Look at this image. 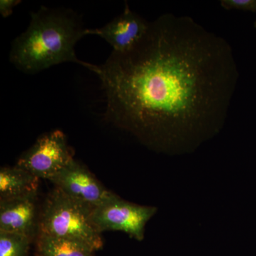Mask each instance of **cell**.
Instances as JSON below:
<instances>
[{
  "instance_id": "cell-1",
  "label": "cell",
  "mask_w": 256,
  "mask_h": 256,
  "mask_svg": "<svg viewBox=\"0 0 256 256\" xmlns=\"http://www.w3.org/2000/svg\"><path fill=\"white\" fill-rule=\"evenodd\" d=\"M94 73L107 119L169 153L193 150L220 132L239 76L225 38L173 14L150 22L132 50H112Z\"/></svg>"
},
{
  "instance_id": "cell-2",
  "label": "cell",
  "mask_w": 256,
  "mask_h": 256,
  "mask_svg": "<svg viewBox=\"0 0 256 256\" xmlns=\"http://www.w3.org/2000/svg\"><path fill=\"white\" fill-rule=\"evenodd\" d=\"M86 31L72 10L42 6L32 13L28 30L13 42L10 62L26 74L66 62L80 64L92 72L96 65L82 62L76 54V44L86 36Z\"/></svg>"
},
{
  "instance_id": "cell-3",
  "label": "cell",
  "mask_w": 256,
  "mask_h": 256,
  "mask_svg": "<svg viewBox=\"0 0 256 256\" xmlns=\"http://www.w3.org/2000/svg\"><path fill=\"white\" fill-rule=\"evenodd\" d=\"M92 210L55 188L44 205L38 234L74 239L87 244L95 252L100 250L104 242L92 223Z\"/></svg>"
},
{
  "instance_id": "cell-4",
  "label": "cell",
  "mask_w": 256,
  "mask_h": 256,
  "mask_svg": "<svg viewBox=\"0 0 256 256\" xmlns=\"http://www.w3.org/2000/svg\"><path fill=\"white\" fill-rule=\"evenodd\" d=\"M156 208L140 206L114 196L92 210V220L101 234L108 230L124 232L136 240H143L146 223L156 213Z\"/></svg>"
},
{
  "instance_id": "cell-5",
  "label": "cell",
  "mask_w": 256,
  "mask_h": 256,
  "mask_svg": "<svg viewBox=\"0 0 256 256\" xmlns=\"http://www.w3.org/2000/svg\"><path fill=\"white\" fill-rule=\"evenodd\" d=\"M73 160L65 134L56 130L38 138L18 159L16 166L40 180H50Z\"/></svg>"
},
{
  "instance_id": "cell-6",
  "label": "cell",
  "mask_w": 256,
  "mask_h": 256,
  "mask_svg": "<svg viewBox=\"0 0 256 256\" xmlns=\"http://www.w3.org/2000/svg\"><path fill=\"white\" fill-rule=\"evenodd\" d=\"M50 181L70 198L92 208L117 196L107 190L86 166L74 159Z\"/></svg>"
},
{
  "instance_id": "cell-7",
  "label": "cell",
  "mask_w": 256,
  "mask_h": 256,
  "mask_svg": "<svg viewBox=\"0 0 256 256\" xmlns=\"http://www.w3.org/2000/svg\"><path fill=\"white\" fill-rule=\"evenodd\" d=\"M149 23L132 12L126 3L122 14L102 28H86V34L100 36L112 47L114 52L124 53L132 50L142 40L148 31Z\"/></svg>"
},
{
  "instance_id": "cell-8",
  "label": "cell",
  "mask_w": 256,
  "mask_h": 256,
  "mask_svg": "<svg viewBox=\"0 0 256 256\" xmlns=\"http://www.w3.org/2000/svg\"><path fill=\"white\" fill-rule=\"evenodd\" d=\"M37 194L0 201V232L22 234L31 239L40 224Z\"/></svg>"
},
{
  "instance_id": "cell-9",
  "label": "cell",
  "mask_w": 256,
  "mask_h": 256,
  "mask_svg": "<svg viewBox=\"0 0 256 256\" xmlns=\"http://www.w3.org/2000/svg\"><path fill=\"white\" fill-rule=\"evenodd\" d=\"M40 180L18 166L1 168L0 201L38 194Z\"/></svg>"
},
{
  "instance_id": "cell-10",
  "label": "cell",
  "mask_w": 256,
  "mask_h": 256,
  "mask_svg": "<svg viewBox=\"0 0 256 256\" xmlns=\"http://www.w3.org/2000/svg\"><path fill=\"white\" fill-rule=\"evenodd\" d=\"M38 256H94L95 250L84 242L60 237L38 234Z\"/></svg>"
},
{
  "instance_id": "cell-11",
  "label": "cell",
  "mask_w": 256,
  "mask_h": 256,
  "mask_svg": "<svg viewBox=\"0 0 256 256\" xmlns=\"http://www.w3.org/2000/svg\"><path fill=\"white\" fill-rule=\"evenodd\" d=\"M32 240L22 234L0 232V256H26Z\"/></svg>"
},
{
  "instance_id": "cell-12",
  "label": "cell",
  "mask_w": 256,
  "mask_h": 256,
  "mask_svg": "<svg viewBox=\"0 0 256 256\" xmlns=\"http://www.w3.org/2000/svg\"><path fill=\"white\" fill-rule=\"evenodd\" d=\"M220 4L225 10H236L256 12V0H220Z\"/></svg>"
},
{
  "instance_id": "cell-13",
  "label": "cell",
  "mask_w": 256,
  "mask_h": 256,
  "mask_svg": "<svg viewBox=\"0 0 256 256\" xmlns=\"http://www.w3.org/2000/svg\"><path fill=\"white\" fill-rule=\"evenodd\" d=\"M21 2L18 0H1L0 1V13L3 18H8L13 12V10Z\"/></svg>"
},
{
  "instance_id": "cell-14",
  "label": "cell",
  "mask_w": 256,
  "mask_h": 256,
  "mask_svg": "<svg viewBox=\"0 0 256 256\" xmlns=\"http://www.w3.org/2000/svg\"><path fill=\"white\" fill-rule=\"evenodd\" d=\"M254 26L256 28V21L255 22V23H254Z\"/></svg>"
},
{
  "instance_id": "cell-15",
  "label": "cell",
  "mask_w": 256,
  "mask_h": 256,
  "mask_svg": "<svg viewBox=\"0 0 256 256\" xmlns=\"http://www.w3.org/2000/svg\"></svg>"
}]
</instances>
